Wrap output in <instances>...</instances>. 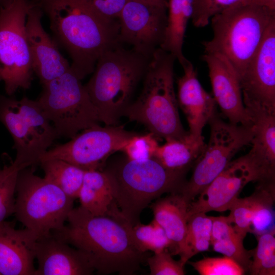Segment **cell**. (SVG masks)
Returning a JSON list of instances; mask_svg holds the SVG:
<instances>
[{"instance_id": "obj_1", "label": "cell", "mask_w": 275, "mask_h": 275, "mask_svg": "<svg viewBox=\"0 0 275 275\" xmlns=\"http://www.w3.org/2000/svg\"><path fill=\"white\" fill-rule=\"evenodd\" d=\"M66 222L52 235L80 251L98 274L132 275L146 261L148 253L135 247L126 221L94 215L79 206Z\"/></svg>"}, {"instance_id": "obj_2", "label": "cell", "mask_w": 275, "mask_h": 275, "mask_svg": "<svg viewBox=\"0 0 275 275\" xmlns=\"http://www.w3.org/2000/svg\"><path fill=\"white\" fill-rule=\"evenodd\" d=\"M49 21L53 39L70 57L71 69L82 80L101 55L121 43L118 19H107L83 0H30Z\"/></svg>"}, {"instance_id": "obj_3", "label": "cell", "mask_w": 275, "mask_h": 275, "mask_svg": "<svg viewBox=\"0 0 275 275\" xmlns=\"http://www.w3.org/2000/svg\"><path fill=\"white\" fill-rule=\"evenodd\" d=\"M176 58L160 47L149 60L142 92L124 112L123 116L143 124L157 138L184 140L188 131L183 128L174 89Z\"/></svg>"}, {"instance_id": "obj_4", "label": "cell", "mask_w": 275, "mask_h": 275, "mask_svg": "<svg viewBox=\"0 0 275 275\" xmlns=\"http://www.w3.org/2000/svg\"><path fill=\"white\" fill-rule=\"evenodd\" d=\"M150 59L119 43L98 59L93 74L85 85L100 122L116 125L144 76Z\"/></svg>"}, {"instance_id": "obj_5", "label": "cell", "mask_w": 275, "mask_h": 275, "mask_svg": "<svg viewBox=\"0 0 275 275\" xmlns=\"http://www.w3.org/2000/svg\"><path fill=\"white\" fill-rule=\"evenodd\" d=\"M274 21V10L237 2L211 18L213 36L202 43L204 52L225 57L240 78Z\"/></svg>"}, {"instance_id": "obj_6", "label": "cell", "mask_w": 275, "mask_h": 275, "mask_svg": "<svg viewBox=\"0 0 275 275\" xmlns=\"http://www.w3.org/2000/svg\"><path fill=\"white\" fill-rule=\"evenodd\" d=\"M109 175L116 203L125 221L133 226L154 200L167 193L180 192L185 171L166 169L154 158L130 160L126 156L104 169Z\"/></svg>"}, {"instance_id": "obj_7", "label": "cell", "mask_w": 275, "mask_h": 275, "mask_svg": "<svg viewBox=\"0 0 275 275\" xmlns=\"http://www.w3.org/2000/svg\"><path fill=\"white\" fill-rule=\"evenodd\" d=\"M34 167L25 168L19 173L14 214L37 240L64 228L75 200L36 175Z\"/></svg>"}, {"instance_id": "obj_8", "label": "cell", "mask_w": 275, "mask_h": 275, "mask_svg": "<svg viewBox=\"0 0 275 275\" xmlns=\"http://www.w3.org/2000/svg\"><path fill=\"white\" fill-rule=\"evenodd\" d=\"M81 80L70 67L60 76L42 85V91L37 100L59 138L71 139L100 122Z\"/></svg>"}, {"instance_id": "obj_9", "label": "cell", "mask_w": 275, "mask_h": 275, "mask_svg": "<svg viewBox=\"0 0 275 275\" xmlns=\"http://www.w3.org/2000/svg\"><path fill=\"white\" fill-rule=\"evenodd\" d=\"M0 95V122L11 135L15 159L36 166L59 136L37 100Z\"/></svg>"}, {"instance_id": "obj_10", "label": "cell", "mask_w": 275, "mask_h": 275, "mask_svg": "<svg viewBox=\"0 0 275 275\" xmlns=\"http://www.w3.org/2000/svg\"><path fill=\"white\" fill-rule=\"evenodd\" d=\"M30 6V0H13L0 8V81L9 96L30 89L34 78L25 32Z\"/></svg>"}, {"instance_id": "obj_11", "label": "cell", "mask_w": 275, "mask_h": 275, "mask_svg": "<svg viewBox=\"0 0 275 275\" xmlns=\"http://www.w3.org/2000/svg\"><path fill=\"white\" fill-rule=\"evenodd\" d=\"M208 123V143L194 164L190 178L180 191L189 203L224 170L238 151L251 143L252 125L226 122L217 114Z\"/></svg>"}, {"instance_id": "obj_12", "label": "cell", "mask_w": 275, "mask_h": 275, "mask_svg": "<svg viewBox=\"0 0 275 275\" xmlns=\"http://www.w3.org/2000/svg\"><path fill=\"white\" fill-rule=\"evenodd\" d=\"M135 133L122 126H93L82 130L69 142L49 149L41 156L40 162L60 159L85 171L100 170L109 156L121 151Z\"/></svg>"}, {"instance_id": "obj_13", "label": "cell", "mask_w": 275, "mask_h": 275, "mask_svg": "<svg viewBox=\"0 0 275 275\" xmlns=\"http://www.w3.org/2000/svg\"><path fill=\"white\" fill-rule=\"evenodd\" d=\"M118 19L119 42L150 59L163 40L167 6L127 0Z\"/></svg>"}, {"instance_id": "obj_14", "label": "cell", "mask_w": 275, "mask_h": 275, "mask_svg": "<svg viewBox=\"0 0 275 275\" xmlns=\"http://www.w3.org/2000/svg\"><path fill=\"white\" fill-rule=\"evenodd\" d=\"M263 180L261 173L248 153L231 160L199 195L198 199L189 203L188 217L199 212L226 211L248 183Z\"/></svg>"}, {"instance_id": "obj_15", "label": "cell", "mask_w": 275, "mask_h": 275, "mask_svg": "<svg viewBox=\"0 0 275 275\" xmlns=\"http://www.w3.org/2000/svg\"><path fill=\"white\" fill-rule=\"evenodd\" d=\"M239 81L244 106L257 105L275 112V21Z\"/></svg>"}, {"instance_id": "obj_16", "label": "cell", "mask_w": 275, "mask_h": 275, "mask_svg": "<svg viewBox=\"0 0 275 275\" xmlns=\"http://www.w3.org/2000/svg\"><path fill=\"white\" fill-rule=\"evenodd\" d=\"M213 97L223 114L234 124L251 125L244 106L238 75L229 61L215 52H204Z\"/></svg>"}, {"instance_id": "obj_17", "label": "cell", "mask_w": 275, "mask_h": 275, "mask_svg": "<svg viewBox=\"0 0 275 275\" xmlns=\"http://www.w3.org/2000/svg\"><path fill=\"white\" fill-rule=\"evenodd\" d=\"M30 2L25 32L34 72L43 85L69 71L71 64L63 56L56 41L43 27L41 22L43 12Z\"/></svg>"}, {"instance_id": "obj_18", "label": "cell", "mask_w": 275, "mask_h": 275, "mask_svg": "<svg viewBox=\"0 0 275 275\" xmlns=\"http://www.w3.org/2000/svg\"><path fill=\"white\" fill-rule=\"evenodd\" d=\"M183 74L177 80V99L178 106L185 114L189 135L200 139L202 130L216 114V102L202 86L197 71L189 61L182 66Z\"/></svg>"}, {"instance_id": "obj_19", "label": "cell", "mask_w": 275, "mask_h": 275, "mask_svg": "<svg viewBox=\"0 0 275 275\" xmlns=\"http://www.w3.org/2000/svg\"><path fill=\"white\" fill-rule=\"evenodd\" d=\"M35 275H90L95 270L77 249L52 235L38 239Z\"/></svg>"}, {"instance_id": "obj_20", "label": "cell", "mask_w": 275, "mask_h": 275, "mask_svg": "<svg viewBox=\"0 0 275 275\" xmlns=\"http://www.w3.org/2000/svg\"><path fill=\"white\" fill-rule=\"evenodd\" d=\"M37 239L26 229L17 230L11 223L0 225L1 275H35Z\"/></svg>"}, {"instance_id": "obj_21", "label": "cell", "mask_w": 275, "mask_h": 275, "mask_svg": "<svg viewBox=\"0 0 275 275\" xmlns=\"http://www.w3.org/2000/svg\"><path fill=\"white\" fill-rule=\"evenodd\" d=\"M253 136L248 153L265 181H275V112L257 105L245 106Z\"/></svg>"}, {"instance_id": "obj_22", "label": "cell", "mask_w": 275, "mask_h": 275, "mask_svg": "<svg viewBox=\"0 0 275 275\" xmlns=\"http://www.w3.org/2000/svg\"><path fill=\"white\" fill-rule=\"evenodd\" d=\"M189 203L180 193H170L153 203L154 219L161 226L172 245L171 254L179 255L185 238Z\"/></svg>"}, {"instance_id": "obj_23", "label": "cell", "mask_w": 275, "mask_h": 275, "mask_svg": "<svg viewBox=\"0 0 275 275\" xmlns=\"http://www.w3.org/2000/svg\"><path fill=\"white\" fill-rule=\"evenodd\" d=\"M80 206L96 216L124 219L114 197L110 177L104 170H88L79 193Z\"/></svg>"}, {"instance_id": "obj_24", "label": "cell", "mask_w": 275, "mask_h": 275, "mask_svg": "<svg viewBox=\"0 0 275 275\" xmlns=\"http://www.w3.org/2000/svg\"><path fill=\"white\" fill-rule=\"evenodd\" d=\"M193 11V0H167V24L160 48L173 55L182 67L189 61L184 56L182 48Z\"/></svg>"}, {"instance_id": "obj_25", "label": "cell", "mask_w": 275, "mask_h": 275, "mask_svg": "<svg viewBox=\"0 0 275 275\" xmlns=\"http://www.w3.org/2000/svg\"><path fill=\"white\" fill-rule=\"evenodd\" d=\"M206 145L203 137L195 139L189 134L184 140H169L159 145L153 158L167 169L187 172L199 158Z\"/></svg>"}, {"instance_id": "obj_26", "label": "cell", "mask_w": 275, "mask_h": 275, "mask_svg": "<svg viewBox=\"0 0 275 275\" xmlns=\"http://www.w3.org/2000/svg\"><path fill=\"white\" fill-rule=\"evenodd\" d=\"M212 218L211 244L213 250L233 259L245 270L249 269L252 251L244 249L243 238L234 230L227 216H212Z\"/></svg>"}, {"instance_id": "obj_27", "label": "cell", "mask_w": 275, "mask_h": 275, "mask_svg": "<svg viewBox=\"0 0 275 275\" xmlns=\"http://www.w3.org/2000/svg\"><path fill=\"white\" fill-rule=\"evenodd\" d=\"M274 193L275 181L259 182L250 196L253 212L251 232L257 236L275 232Z\"/></svg>"}, {"instance_id": "obj_28", "label": "cell", "mask_w": 275, "mask_h": 275, "mask_svg": "<svg viewBox=\"0 0 275 275\" xmlns=\"http://www.w3.org/2000/svg\"><path fill=\"white\" fill-rule=\"evenodd\" d=\"M48 181L74 200L78 198L86 171L60 159H50L40 162Z\"/></svg>"}, {"instance_id": "obj_29", "label": "cell", "mask_w": 275, "mask_h": 275, "mask_svg": "<svg viewBox=\"0 0 275 275\" xmlns=\"http://www.w3.org/2000/svg\"><path fill=\"white\" fill-rule=\"evenodd\" d=\"M212 225V216L206 213H196L188 217L185 238L179 254L184 264L195 255L209 250Z\"/></svg>"}, {"instance_id": "obj_30", "label": "cell", "mask_w": 275, "mask_h": 275, "mask_svg": "<svg viewBox=\"0 0 275 275\" xmlns=\"http://www.w3.org/2000/svg\"><path fill=\"white\" fill-rule=\"evenodd\" d=\"M129 232L134 245L143 253H157L171 247L164 230L154 219L147 225L136 224L130 228Z\"/></svg>"}, {"instance_id": "obj_31", "label": "cell", "mask_w": 275, "mask_h": 275, "mask_svg": "<svg viewBox=\"0 0 275 275\" xmlns=\"http://www.w3.org/2000/svg\"><path fill=\"white\" fill-rule=\"evenodd\" d=\"M31 166L15 158L0 168V225L14 213L17 178L20 171Z\"/></svg>"}, {"instance_id": "obj_32", "label": "cell", "mask_w": 275, "mask_h": 275, "mask_svg": "<svg viewBox=\"0 0 275 275\" xmlns=\"http://www.w3.org/2000/svg\"><path fill=\"white\" fill-rule=\"evenodd\" d=\"M274 232L258 236V244L252 251L253 260L249 270L252 275L275 274Z\"/></svg>"}, {"instance_id": "obj_33", "label": "cell", "mask_w": 275, "mask_h": 275, "mask_svg": "<svg viewBox=\"0 0 275 275\" xmlns=\"http://www.w3.org/2000/svg\"><path fill=\"white\" fill-rule=\"evenodd\" d=\"M188 263L200 275H242L245 271L235 260L226 256L204 258Z\"/></svg>"}, {"instance_id": "obj_34", "label": "cell", "mask_w": 275, "mask_h": 275, "mask_svg": "<svg viewBox=\"0 0 275 275\" xmlns=\"http://www.w3.org/2000/svg\"><path fill=\"white\" fill-rule=\"evenodd\" d=\"M157 138L151 132L135 133L123 146L121 151L130 160H140L153 158L159 146Z\"/></svg>"}, {"instance_id": "obj_35", "label": "cell", "mask_w": 275, "mask_h": 275, "mask_svg": "<svg viewBox=\"0 0 275 275\" xmlns=\"http://www.w3.org/2000/svg\"><path fill=\"white\" fill-rule=\"evenodd\" d=\"M228 210V219L236 232L243 239L251 232L252 207L250 197L237 198L232 203Z\"/></svg>"}, {"instance_id": "obj_36", "label": "cell", "mask_w": 275, "mask_h": 275, "mask_svg": "<svg viewBox=\"0 0 275 275\" xmlns=\"http://www.w3.org/2000/svg\"><path fill=\"white\" fill-rule=\"evenodd\" d=\"M239 1L193 0V11L191 19L193 25L196 28L206 26L213 16Z\"/></svg>"}, {"instance_id": "obj_37", "label": "cell", "mask_w": 275, "mask_h": 275, "mask_svg": "<svg viewBox=\"0 0 275 275\" xmlns=\"http://www.w3.org/2000/svg\"><path fill=\"white\" fill-rule=\"evenodd\" d=\"M167 250L148 257L146 262L151 275H183L185 264L179 259L175 260Z\"/></svg>"}, {"instance_id": "obj_38", "label": "cell", "mask_w": 275, "mask_h": 275, "mask_svg": "<svg viewBox=\"0 0 275 275\" xmlns=\"http://www.w3.org/2000/svg\"><path fill=\"white\" fill-rule=\"evenodd\" d=\"M95 13L107 19H118L127 0H83Z\"/></svg>"}, {"instance_id": "obj_39", "label": "cell", "mask_w": 275, "mask_h": 275, "mask_svg": "<svg viewBox=\"0 0 275 275\" xmlns=\"http://www.w3.org/2000/svg\"><path fill=\"white\" fill-rule=\"evenodd\" d=\"M237 2L242 4L263 7L275 11V0H239Z\"/></svg>"}, {"instance_id": "obj_40", "label": "cell", "mask_w": 275, "mask_h": 275, "mask_svg": "<svg viewBox=\"0 0 275 275\" xmlns=\"http://www.w3.org/2000/svg\"><path fill=\"white\" fill-rule=\"evenodd\" d=\"M146 2L159 5H166L167 6V0H143Z\"/></svg>"}, {"instance_id": "obj_41", "label": "cell", "mask_w": 275, "mask_h": 275, "mask_svg": "<svg viewBox=\"0 0 275 275\" xmlns=\"http://www.w3.org/2000/svg\"><path fill=\"white\" fill-rule=\"evenodd\" d=\"M13 0H0V8L7 6L10 4Z\"/></svg>"}, {"instance_id": "obj_42", "label": "cell", "mask_w": 275, "mask_h": 275, "mask_svg": "<svg viewBox=\"0 0 275 275\" xmlns=\"http://www.w3.org/2000/svg\"><path fill=\"white\" fill-rule=\"evenodd\" d=\"M0 275H1V273H0Z\"/></svg>"}]
</instances>
